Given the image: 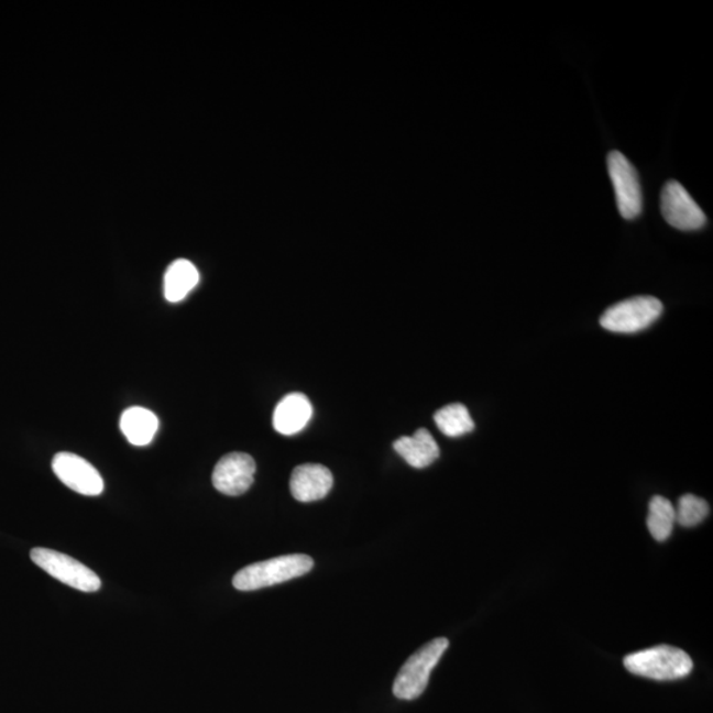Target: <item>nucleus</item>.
<instances>
[{"label":"nucleus","instance_id":"1","mask_svg":"<svg viewBox=\"0 0 713 713\" xmlns=\"http://www.w3.org/2000/svg\"><path fill=\"white\" fill-rule=\"evenodd\" d=\"M312 567L314 560L308 555H284L242 568L235 573L233 585L238 591H256L300 578L312 570Z\"/></svg>","mask_w":713,"mask_h":713},{"label":"nucleus","instance_id":"2","mask_svg":"<svg viewBox=\"0 0 713 713\" xmlns=\"http://www.w3.org/2000/svg\"><path fill=\"white\" fill-rule=\"evenodd\" d=\"M626 670L634 676L659 680H678L690 676L692 659L689 654L669 645L629 654L624 659Z\"/></svg>","mask_w":713,"mask_h":713},{"label":"nucleus","instance_id":"3","mask_svg":"<svg viewBox=\"0 0 713 713\" xmlns=\"http://www.w3.org/2000/svg\"><path fill=\"white\" fill-rule=\"evenodd\" d=\"M448 646L447 638H436L413 654L394 680V696L401 700L418 699L426 691L429 677Z\"/></svg>","mask_w":713,"mask_h":713},{"label":"nucleus","instance_id":"4","mask_svg":"<svg viewBox=\"0 0 713 713\" xmlns=\"http://www.w3.org/2000/svg\"><path fill=\"white\" fill-rule=\"evenodd\" d=\"M662 312V303L657 297L636 296L607 308L600 323L610 332L637 333L649 328Z\"/></svg>","mask_w":713,"mask_h":713},{"label":"nucleus","instance_id":"5","mask_svg":"<svg viewBox=\"0 0 713 713\" xmlns=\"http://www.w3.org/2000/svg\"><path fill=\"white\" fill-rule=\"evenodd\" d=\"M33 563L42 568L52 578L83 592H97L101 588V579L90 568L79 563L68 555L36 547L31 551Z\"/></svg>","mask_w":713,"mask_h":713},{"label":"nucleus","instance_id":"6","mask_svg":"<svg viewBox=\"0 0 713 713\" xmlns=\"http://www.w3.org/2000/svg\"><path fill=\"white\" fill-rule=\"evenodd\" d=\"M606 164L619 215L626 220H634L643 211V189H640L637 169L618 151L610 152Z\"/></svg>","mask_w":713,"mask_h":713},{"label":"nucleus","instance_id":"7","mask_svg":"<svg viewBox=\"0 0 713 713\" xmlns=\"http://www.w3.org/2000/svg\"><path fill=\"white\" fill-rule=\"evenodd\" d=\"M660 210L672 228L691 231L702 229L706 217L689 191L678 182H669L660 195Z\"/></svg>","mask_w":713,"mask_h":713},{"label":"nucleus","instance_id":"8","mask_svg":"<svg viewBox=\"0 0 713 713\" xmlns=\"http://www.w3.org/2000/svg\"><path fill=\"white\" fill-rule=\"evenodd\" d=\"M52 469L57 479L76 493L95 497L103 492L101 474L89 461L75 453H57L52 460Z\"/></svg>","mask_w":713,"mask_h":713},{"label":"nucleus","instance_id":"9","mask_svg":"<svg viewBox=\"0 0 713 713\" xmlns=\"http://www.w3.org/2000/svg\"><path fill=\"white\" fill-rule=\"evenodd\" d=\"M255 471V461L250 454L233 452L217 462L211 481L218 492L235 497L253 485Z\"/></svg>","mask_w":713,"mask_h":713},{"label":"nucleus","instance_id":"10","mask_svg":"<svg viewBox=\"0 0 713 713\" xmlns=\"http://www.w3.org/2000/svg\"><path fill=\"white\" fill-rule=\"evenodd\" d=\"M290 493L300 502H314L327 497L333 486V475L327 467L303 464L290 475Z\"/></svg>","mask_w":713,"mask_h":713},{"label":"nucleus","instance_id":"11","mask_svg":"<svg viewBox=\"0 0 713 713\" xmlns=\"http://www.w3.org/2000/svg\"><path fill=\"white\" fill-rule=\"evenodd\" d=\"M312 418V405L306 395L300 393L284 396L274 412V428L286 436L300 432Z\"/></svg>","mask_w":713,"mask_h":713},{"label":"nucleus","instance_id":"12","mask_svg":"<svg viewBox=\"0 0 713 713\" xmlns=\"http://www.w3.org/2000/svg\"><path fill=\"white\" fill-rule=\"evenodd\" d=\"M394 449L408 465L416 469L431 465L440 456L438 442L426 428H419L413 436H403L395 440Z\"/></svg>","mask_w":713,"mask_h":713},{"label":"nucleus","instance_id":"13","mask_svg":"<svg viewBox=\"0 0 713 713\" xmlns=\"http://www.w3.org/2000/svg\"><path fill=\"white\" fill-rule=\"evenodd\" d=\"M158 428L156 415L147 408L130 407L121 416V429L132 446H149Z\"/></svg>","mask_w":713,"mask_h":713},{"label":"nucleus","instance_id":"14","mask_svg":"<svg viewBox=\"0 0 713 713\" xmlns=\"http://www.w3.org/2000/svg\"><path fill=\"white\" fill-rule=\"evenodd\" d=\"M200 274L195 264L187 260H177L167 268L164 275V296L169 303H178L194 289Z\"/></svg>","mask_w":713,"mask_h":713},{"label":"nucleus","instance_id":"15","mask_svg":"<svg viewBox=\"0 0 713 713\" xmlns=\"http://www.w3.org/2000/svg\"><path fill=\"white\" fill-rule=\"evenodd\" d=\"M435 423L448 438H459V436L472 432L474 428L471 414L460 403L440 408L435 414Z\"/></svg>","mask_w":713,"mask_h":713},{"label":"nucleus","instance_id":"16","mask_svg":"<svg viewBox=\"0 0 713 713\" xmlns=\"http://www.w3.org/2000/svg\"><path fill=\"white\" fill-rule=\"evenodd\" d=\"M676 520V507L669 500L656 495L649 505V515H647V527L652 538L658 541H665L670 538Z\"/></svg>","mask_w":713,"mask_h":713},{"label":"nucleus","instance_id":"17","mask_svg":"<svg viewBox=\"0 0 713 713\" xmlns=\"http://www.w3.org/2000/svg\"><path fill=\"white\" fill-rule=\"evenodd\" d=\"M709 513L710 506L703 498L693 494H684L678 502L676 520L680 526L693 527L702 524Z\"/></svg>","mask_w":713,"mask_h":713}]
</instances>
